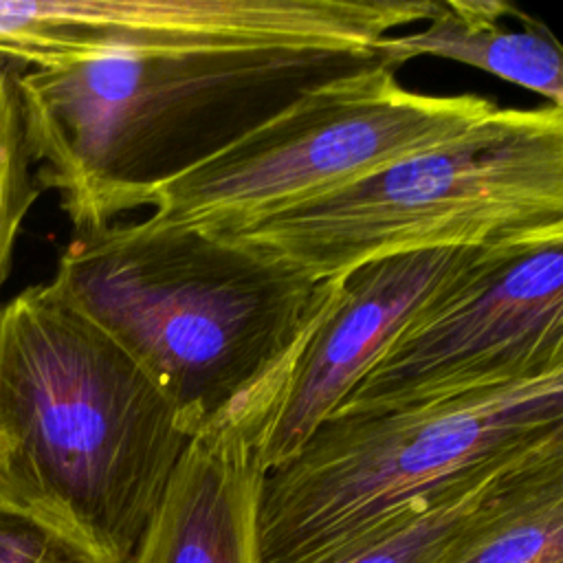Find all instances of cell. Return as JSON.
<instances>
[{
    "mask_svg": "<svg viewBox=\"0 0 563 563\" xmlns=\"http://www.w3.org/2000/svg\"><path fill=\"white\" fill-rule=\"evenodd\" d=\"M48 284L158 383L194 438L224 422L253 433L339 277L145 218L77 233Z\"/></svg>",
    "mask_w": 563,
    "mask_h": 563,
    "instance_id": "1",
    "label": "cell"
},
{
    "mask_svg": "<svg viewBox=\"0 0 563 563\" xmlns=\"http://www.w3.org/2000/svg\"><path fill=\"white\" fill-rule=\"evenodd\" d=\"M189 440L158 383L51 284L0 308V504L128 563Z\"/></svg>",
    "mask_w": 563,
    "mask_h": 563,
    "instance_id": "2",
    "label": "cell"
},
{
    "mask_svg": "<svg viewBox=\"0 0 563 563\" xmlns=\"http://www.w3.org/2000/svg\"><path fill=\"white\" fill-rule=\"evenodd\" d=\"M376 64L372 46L106 53L15 84L35 180L90 233L303 92Z\"/></svg>",
    "mask_w": 563,
    "mask_h": 563,
    "instance_id": "3",
    "label": "cell"
},
{
    "mask_svg": "<svg viewBox=\"0 0 563 563\" xmlns=\"http://www.w3.org/2000/svg\"><path fill=\"white\" fill-rule=\"evenodd\" d=\"M563 231V108H497L468 132L229 235L325 282L391 255Z\"/></svg>",
    "mask_w": 563,
    "mask_h": 563,
    "instance_id": "4",
    "label": "cell"
},
{
    "mask_svg": "<svg viewBox=\"0 0 563 563\" xmlns=\"http://www.w3.org/2000/svg\"><path fill=\"white\" fill-rule=\"evenodd\" d=\"M563 435V372L378 413H334L257 497V563H299L409 504Z\"/></svg>",
    "mask_w": 563,
    "mask_h": 563,
    "instance_id": "5",
    "label": "cell"
},
{
    "mask_svg": "<svg viewBox=\"0 0 563 563\" xmlns=\"http://www.w3.org/2000/svg\"><path fill=\"white\" fill-rule=\"evenodd\" d=\"M495 110L477 95L411 92L387 64L354 70L161 185L147 220L229 238L457 139Z\"/></svg>",
    "mask_w": 563,
    "mask_h": 563,
    "instance_id": "6",
    "label": "cell"
},
{
    "mask_svg": "<svg viewBox=\"0 0 563 563\" xmlns=\"http://www.w3.org/2000/svg\"><path fill=\"white\" fill-rule=\"evenodd\" d=\"M554 372H563V231L486 246L334 413L424 407Z\"/></svg>",
    "mask_w": 563,
    "mask_h": 563,
    "instance_id": "7",
    "label": "cell"
},
{
    "mask_svg": "<svg viewBox=\"0 0 563 563\" xmlns=\"http://www.w3.org/2000/svg\"><path fill=\"white\" fill-rule=\"evenodd\" d=\"M433 249L367 262L339 277L319 323L295 350L249 442L264 473L288 462L398 332L484 251Z\"/></svg>",
    "mask_w": 563,
    "mask_h": 563,
    "instance_id": "8",
    "label": "cell"
},
{
    "mask_svg": "<svg viewBox=\"0 0 563 563\" xmlns=\"http://www.w3.org/2000/svg\"><path fill=\"white\" fill-rule=\"evenodd\" d=\"M264 471L238 424L194 435L128 563H257Z\"/></svg>",
    "mask_w": 563,
    "mask_h": 563,
    "instance_id": "9",
    "label": "cell"
},
{
    "mask_svg": "<svg viewBox=\"0 0 563 563\" xmlns=\"http://www.w3.org/2000/svg\"><path fill=\"white\" fill-rule=\"evenodd\" d=\"M515 9L501 0L435 2L422 31L383 37L372 48L391 68L413 57H442L475 66L563 108L561 44L543 22L528 13L517 26L504 24Z\"/></svg>",
    "mask_w": 563,
    "mask_h": 563,
    "instance_id": "10",
    "label": "cell"
},
{
    "mask_svg": "<svg viewBox=\"0 0 563 563\" xmlns=\"http://www.w3.org/2000/svg\"><path fill=\"white\" fill-rule=\"evenodd\" d=\"M438 563H563V440L515 468Z\"/></svg>",
    "mask_w": 563,
    "mask_h": 563,
    "instance_id": "11",
    "label": "cell"
},
{
    "mask_svg": "<svg viewBox=\"0 0 563 563\" xmlns=\"http://www.w3.org/2000/svg\"><path fill=\"white\" fill-rule=\"evenodd\" d=\"M559 440L563 435L493 462L299 563H438L486 497L515 468Z\"/></svg>",
    "mask_w": 563,
    "mask_h": 563,
    "instance_id": "12",
    "label": "cell"
},
{
    "mask_svg": "<svg viewBox=\"0 0 563 563\" xmlns=\"http://www.w3.org/2000/svg\"><path fill=\"white\" fill-rule=\"evenodd\" d=\"M18 73L0 59V288L7 279L18 231L42 194L24 136Z\"/></svg>",
    "mask_w": 563,
    "mask_h": 563,
    "instance_id": "13",
    "label": "cell"
},
{
    "mask_svg": "<svg viewBox=\"0 0 563 563\" xmlns=\"http://www.w3.org/2000/svg\"><path fill=\"white\" fill-rule=\"evenodd\" d=\"M0 563H99L81 545L37 521L0 504Z\"/></svg>",
    "mask_w": 563,
    "mask_h": 563,
    "instance_id": "14",
    "label": "cell"
}]
</instances>
